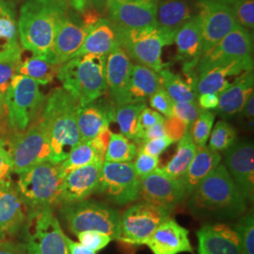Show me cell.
<instances>
[{
	"label": "cell",
	"instance_id": "1",
	"mask_svg": "<svg viewBox=\"0 0 254 254\" xmlns=\"http://www.w3.org/2000/svg\"><path fill=\"white\" fill-rule=\"evenodd\" d=\"M68 11L65 0H27L21 7L17 20L22 48L54 64L55 37Z\"/></svg>",
	"mask_w": 254,
	"mask_h": 254
},
{
	"label": "cell",
	"instance_id": "2",
	"mask_svg": "<svg viewBox=\"0 0 254 254\" xmlns=\"http://www.w3.org/2000/svg\"><path fill=\"white\" fill-rule=\"evenodd\" d=\"M188 208L198 218L230 220L241 217L247 204L224 165L206 176L189 196Z\"/></svg>",
	"mask_w": 254,
	"mask_h": 254
},
{
	"label": "cell",
	"instance_id": "3",
	"mask_svg": "<svg viewBox=\"0 0 254 254\" xmlns=\"http://www.w3.org/2000/svg\"><path fill=\"white\" fill-rule=\"evenodd\" d=\"M78 108L79 104L64 88H57L46 96L38 121L48 138L52 163H62L81 141Z\"/></svg>",
	"mask_w": 254,
	"mask_h": 254
},
{
	"label": "cell",
	"instance_id": "4",
	"mask_svg": "<svg viewBox=\"0 0 254 254\" xmlns=\"http://www.w3.org/2000/svg\"><path fill=\"white\" fill-rule=\"evenodd\" d=\"M104 55H81L61 64L57 77L79 106L105 95L107 88Z\"/></svg>",
	"mask_w": 254,
	"mask_h": 254
},
{
	"label": "cell",
	"instance_id": "5",
	"mask_svg": "<svg viewBox=\"0 0 254 254\" xmlns=\"http://www.w3.org/2000/svg\"><path fill=\"white\" fill-rule=\"evenodd\" d=\"M64 174L60 164L45 161L18 174L15 188L28 210L61 205L60 194Z\"/></svg>",
	"mask_w": 254,
	"mask_h": 254
},
{
	"label": "cell",
	"instance_id": "6",
	"mask_svg": "<svg viewBox=\"0 0 254 254\" xmlns=\"http://www.w3.org/2000/svg\"><path fill=\"white\" fill-rule=\"evenodd\" d=\"M61 215L75 236L85 231H96L118 240L121 215L116 209L97 200H84L63 204Z\"/></svg>",
	"mask_w": 254,
	"mask_h": 254
},
{
	"label": "cell",
	"instance_id": "7",
	"mask_svg": "<svg viewBox=\"0 0 254 254\" xmlns=\"http://www.w3.org/2000/svg\"><path fill=\"white\" fill-rule=\"evenodd\" d=\"M22 232L27 254H70L53 209L28 210Z\"/></svg>",
	"mask_w": 254,
	"mask_h": 254
},
{
	"label": "cell",
	"instance_id": "8",
	"mask_svg": "<svg viewBox=\"0 0 254 254\" xmlns=\"http://www.w3.org/2000/svg\"><path fill=\"white\" fill-rule=\"evenodd\" d=\"M116 34L120 46L129 58L136 63L159 73L166 68L162 62L164 46L173 43L157 26L127 29L116 27Z\"/></svg>",
	"mask_w": 254,
	"mask_h": 254
},
{
	"label": "cell",
	"instance_id": "9",
	"mask_svg": "<svg viewBox=\"0 0 254 254\" xmlns=\"http://www.w3.org/2000/svg\"><path fill=\"white\" fill-rule=\"evenodd\" d=\"M46 96L33 79L16 73L9 93L6 120L14 132H23L36 120L46 103Z\"/></svg>",
	"mask_w": 254,
	"mask_h": 254
},
{
	"label": "cell",
	"instance_id": "10",
	"mask_svg": "<svg viewBox=\"0 0 254 254\" xmlns=\"http://www.w3.org/2000/svg\"><path fill=\"white\" fill-rule=\"evenodd\" d=\"M140 178L132 162L104 161L100 183L96 193L118 205H126L139 199Z\"/></svg>",
	"mask_w": 254,
	"mask_h": 254
},
{
	"label": "cell",
	"instance_id": "11",
	"mask_svg": "<svg viewBox=\"0 0 254 254\" xmlns=\"http://www.w3.org/2000/svg\"><path fill=\"white\" fill-rule=\"evenodd\" d=\"M172 211L148 202H139L127 208L121 217L118 240L129 245H145L147 240Z\"/></svg>",
	"mask_w": 254,
	"mask_h": 254
},
{
	"label": "cell",
	"instance_id": "12",
	"mask_svg": "<svg viewBox=\"0 0 254 254\" xmlns=\"http://www.w3.org/2000/svg\"><path fill=\"white\" fill-rule=\"evenodd\" d=\"M7 143L13 161V173L16 174L50 160L49 141L38 118L23 132H14Z\"/></svg>",
	"mask_w": 254,
	"mask_h": 254
},
{
	"label": "cell",
	"instance_id": "13",
	"mask_svg": "<svg viewBox=\"0 0 254 254\" xmlns=\"http://www.w3.org/2000/svg\"><path fill=\"white\" fill-rule=\"evenodd\" d=\"M253 38L250 31L237 25L218 44L201 56L195 73L198 74L214 66L253 59Z\"/></svg>",
	"mask_w": 254,
	"mask_h": 254
},
{
	"label": "cell",
	"instance_id": "14",
	"mask_svg": "<svg viewBox=\"0 0 254 254\" xmlns=\"http://www.w3.org/2000/svg\"><path fill=\"white\" fill-rule=\"evenodd\" d=\"M199 15L202 29V55L218 44L238 25L230 5L200 0Z\"/></svg>",
	"mask_w": 254,
	"mask_h": 254
},
{
	"label": "cell",
	"instance_id": "15",
	"mask_svg": "<svg viewBox=\"0 0 254 254\" xmlns=\"http://www.w3.org/2000/svg\"><path fill=\"white\" fill-rule=\"evenodd\" d=\"M139 198L145 202L173 211L188 198L180 180H175L156 169L140 177Z\"/></svg>",
	"mask_w": 254,
	"mask_h": 254
},
{
	"label": "cell",
	"instance_id": "16",
	"mask_svg": "<svg viewBox=\"0 0 254 254\" xmlns=\"http://www.w3.org/2000/svg\"><path fill=\"white\" fill-rule=\"evenodd\" d=\"M225 167L246 200H254V147L253 142L236 141L225 151Z\"/></svg>",
	"mask_w": 254,
	"mask_h": 254
},
{
	"label": "cell",
	"instance_id": "17",
	"mask_svg": "<svg viewBox=\"0 0 254 254\" xmlns=\"http://www.w3.org/2000/svg\"><path fill=\"white\" fill-rule=\"evenodd\" d=\"M158 0H116L109 8V20L121 28L157 26Z\"/></svg>",
	"mask_w": 254,
	"mask_h": 254
},
{
	"label": "cell",
	"instance_id": "18",
	"mask_svg": "<svg viewBox=\"0 0 254 254\" xmlns=\"http://www.w3.org/2000/svg\"><path fill=\"white\" fill-rule=\"evenodd\" d=\"M88 27L81 16L68 11L60 24L53 45V62L61 65L73 58L88 34Z\"/></svg>",
	"mask_w": 254,
	"mask_h": 254
},
{
	"label": "cell",
	"instance_id": "19",
	"mask_svg": "<svg viewBox=\"0 0 254 254\" xmlns=\"http://www.w3.org/2000/svg\"><path fill=\"white\" fill-rule=\"evenodd\" d=\"M104 162H95L75 169L64 176L62 184L61 205L87 200L96 193Z\"/></svg>",
	"mask_w": 254,
	"mask_h": 254
},
{
	"label": "cell",
	"instance_id": "20",
	"mask_svg": "<svg viewBox=\"0 0 254 254\" xmlns=\"http://www.w3.org/2000/svg\"><path fill=\"white\" fill-rule=\"evenodd\" d=\"M116 107L105 95L90 103L79 106L77 111V127L82 140H91L115 122Z\"/></svg>",
	"mask_w": 254,
	"mask_h": 254
},
{
	"label": "cell",
	"instance_id": "21",
	"mask_svg": "<svg viewBox=\"0 0 254 254\" xmlns=\"http://www.w3.org/2000/svg\"><path fill=\"white\" fill-rule=\"evenodd\" d=\"M28 208L15 185L9 182L0 185V239L15 236L22 231Z\"/></svg>",
	"mask_w": 254,
	"mask_h": 254
},
{
	"label": "cell",
	"instance_id": "22",
	"mask_svg": "<svg viewBox=\"0 0 254 254\" xmlns=\"http://www.w3.org/2000/svg\"><path fill=\"white\" fill-rule=\"evenodd\" d=\"M177 60L183 64L185 73H195L202 56V29L199 14L192 15L174 37Z\"/></svg>",
	"mask_w": 254,
	"mask_h": 254
},
{
	"label": "cell",
	"instance_id": "23",
	"mask_svg": "<svg viewBox=\"0 0 254 254\" xmlns=\"http://www.w3.org/2000/svg\"><path fill=\"white\" fill-rule=\"evenodd\" d=\"M132 64L126 51L117 45L109 54L106 61V80L109 98L115 107L127 104V89Z\"/></svg>",
	"mask_w": 254,
	"mask_h": 254
},
{
	"label": "cell",
	"instance_id": "24",
	"mask_svg": "<svg viewBox=\"0 0 254 254\" xmlns=\"http://www.w3.org/2000/svg\"><path fill=\"white\" fill-rule=\"evenodd\" d=\"M189 230L173 218L162 222L147 240L145 245L154 254H179L192 253Z\"/></svg>",
	"mask_w": 254,
	"mask_h": 254
},
{
	"label": "cell",
	"instance_id": "25",
	"mask_svg": "<svg viewBox=\"0 0 254 254\" xmlns=\"http://www.w3.org/2000/svg\"><path fill=\"white\" fill-rule=\"evenodd\" d=\"M199 254H240L236 231L225 224H206L197 232Z\"/></svg>",
	"mask_w": 254,
	"mask_h": 254
},
{
	"label": "cell",
	"instance_id": "26",
	"mask_svg": "<svg viewBox=\"0 0 254 254\" xmlns=\"http://www.w3.org/2000/svg\"><path fill=\"white\" fill-rule=\"evenodd\" d=\"M247 71H254V58L206 69L197 74V93L199 95L203 93L219 94L231 83L228 80L230 76L239 75Z\"/></svg>",
	"mask_w": 254,
	"mask_h": 254
},
{
	"label": "cell",
	"instance_id": "27",
	"mask_svg": "<svg viewBox=\"0 0 254 254\" xmlns=\"http://www.w3.org/2000/svg\"><path fill=\"white\" fill-rule=\"evenodd\" d=\"M254 71L239 74L227 88L218 94V110L223 118L240 112L246 102L254 94Z\"/></svg>",
	"mask_w": 254,
	"mask_h": 254
},
{
	"label": "cell",
	"instance_id": "28",
	"mask_svg": "<svg viewBox=\"0 0 254 254\" xmlns=\"http://www.w3.org/2000/svg\"><path fill=\"white\" fill-rule=\"evenodd\" d=\"M18 24L13 6L6 0H0V61L21 60Z\"/></svg>",
	"mask_w": 254,
	"mask_h": 254
},
{
	"label": "cell",
	"instance_id": "29",
	"mask_svg": "<svg viewBox=\"0 0 254 254\" xmlns=\"http://www.w3.org/2000/svg\"><path fill=\"white\" fill-rule=\"evenodd\" d=\"M220 160L221 156L218 152L213 151L206 146H197L191 163L180 179L188 197L198 188L201 181L218 167Z\"/></svg>",
	"mask_w": 254,
	"mask_h": 254
},
{
	"label": "cell",
	"instance_id": "30",
	"mask_svg": "<svg viewBox=\"0 0 254 254\" xmlns=\"http://www.w3.org/2000/svg\"><path fill=\"white\" fill-rule=\"evenodd\" d=\"M117 45L115 26L109 19L100 18L90 27L80 49L74 57L89 54L107 56Z\"/></svg>",
	"mask_w": 254,
	"mask_h": 254
},
{
	"label": "cell",
	"instance_id": "31",
	"mask_svg": "<svg viewBox=\"0 0 254 254\" xmlns=\"http://www.w3.org/2000/svg\"><path fill=\"white\" fill-rule=\"evenodd\" d=\"M160 87L159 73L141 64H132L127 89V104L145 103Z\"/></svg>",
	"mask_w": 254,
	"mask_h": 254
},
{
	"label": "cell",
	"instance_id": "32",
	"mask_svg": "<svg viewBox=\"0 0 254 254\" xmlns=\"http://www.w3.org/2000/svg\"><path fill=\"white\" fill-rule=\"evenodd\" d=\"M192 16L187 0H158L157 27L174 43V37L182 26Z\"/></svg>",
	"mask_w": 254,
	"mask_h": 254
},
{
	"label": "cell",
	"instance_id": "33",
	"mask_svg": "<svg viewBox=\"0 0 254 254\" xmlns=\"http://www.w3.org/2000/svg\"><path fill=\"white\" fill-rule=\"evenodd\" d=\"M186 74L187 80L167 68H164L159 72L161 86L168 92L173 103L197 101V74L195 73Z\"/></svg>",
	"mask_w": 254,
	"mask_h": 254
},
{
	"label": "cell",
	"instance_id": "34",
	"mask_svg": "<svg viewBox=\"0 0 254 254\" xmlns=\"http://www.w3.org/2000/svg\"><path fill=\"white\" fill-rule=\"evenodd\" d=\"M196 150L197 146L191 137L190 131H188L178 140L177 150L172 160L162 168L161 171L169 177L180 180L191 163Z\"/></svg>",
	"mask_w": 254,
	"mask_h": 254
},
{
	"label": "cell",
	"instance_id": "35",
	"mask_svg": "<svg viewBox=\"0 0 254 254\" xmlns=\"http://www.w3.org/2000/svg\"><path fill=\"white\" fill-rule=\"evenodd\" d=\"M60 65L52 64L36 56L20 60L16 73L25 75L36 81L39 85H47L54 80L57 76Z\"/></svg>",
	"mask_w": 254,
	"mask_h": 254
},
{
	"label": "cell",
	"instance_id": "36",
	"mask_svg": "<svg viewBox=\"0 0 254 254\" xmlns=\"http://www.w3.org/2000/svg\"><path fill=\"white\" fill-rule=\"evenodd\" d=\"M145 106V103L125 104L115 109V122L118 124L122 134L128 139H133L135 143L140 134L138 117Z\"/></svg>",
	"mask_w": 254,
	"mask_h": 254
},
{
	"label": "cell",
	"instance_id": "37",
	"mask_svg": "<svg viewBox=\"0 0 254 254\" xmlns=\"http://www.w3.org/2000/svg\"><path fill=\"white\" fill-rule=\"evenodd\" d=\"M137 154L135 142L129 141L123 134L111 133L105 154L107 162H132Z\"/></svg>",
	"mask_w": 254,
	"mask_h": 254
},
{
	"label": "cell",
	"instance_id": "38",
	"mask_svg": "<svg viewBox=\"0 0 254 254\" xmlns=\"http://www.w3.org/2000/svg\"><path fill=\"white\" fill-rule=\"evenodd\" d=\"M20 60L0 61V118L7 115V106L13 77Z\"/></svg>",
	"mask_w": 254,
	"mask_h": 254
},
{
	"label": "cell",
	"instance_id": "39",
	"mask_svg": "<svg viewBox=\"0 0 254 254\" xmlns=\"http://www.w3.org/2000/svg\"><path fill=\"white\" fill-rule=\"evenodd\" d=\"M236 140V129L225 121H219L211 131L209 148L216 152L226 151Z\"/></svg>",
	"mask_w": 254,
	"mask_h": 254
},
{
	"label": "cell",
	"instance_id": "40",
	"mask_svg": "<svg viewBox=\"0 0 254 254\" xmlns=\"http://www.w3.org/2000/svg\"><path fill=\"white\" fill-rule=\"evenodd\" d=\"M216 114L210 110H200V114L192 125L190 135L196 146H205L208 141Z\"/></svg>",
	"mask_w": 254,
	"mask_h": 254
},
{
	"label": "cell",
	"instance_id": "41",
	"mask_svg": "<svg viewBox=\"0 0 254 254\" xmlns=\"http://www.w3.org/2000/svg\"><path fill=\"white\" fill-rule=\"evenodd\" d=\"M235 231L239 238L240 254H254V218L253 213L242 215Z\"/></svg>",
	"mask_w": 254,
	"mask_h": 254
},
{
	"label": "cell",
	"instance_id": "42",
	"mask_svg": "<svg viewBox=\"0 0 254 254\" xmlns=\"http://www.w3.org/2000/svg\"><path fill=\"white\" fill-rule=\"evenodd\" d=\"M238 25L249 29L254 27V0H236L230 5Z\"/></svg>",
	"mask_w": 254,
	"mask_h": 254
},
{
	"label": "cell",
	"instance_id": "43",
	"mask_svg": "<svg viewBox=\"0 0 254 254\" xmlns=\"http://www.w3.org/2000/svg\"><path fill=\"white\" fill-rule=\"evenodd\" d=\"M200 110L201 109H200L197 101L174 103L173 116L180 120L182 123H184L190 129L196 119L198 118Z\"/></svg>",
	"mask_w": 254,
	"mask_h": 254
},
{
	"label": "cell",
	"instance_id": "44",
	"mask_svg": "<svg viewBox=\"0 0 254 254\" xmlns=\"http://www.w3.org/2000/svg\"><path fill=\"white\" fill-rule=\"evenodd\" d=\"M77 238L82 245L91 249V251L97 253L109 245L112 239L110 236L96 231H85L78 233Z\"/></svg>",
	"mask_w": 254,
	"mask_h": 254
},
{
	"label": "cell",
	"instance_id": "45",
	"mask_svg": "<svg viewBox=\"0 0 254 254\" xmlns=\"http://www.w3.org/2000/svg\"><path fill=\"white\" fill-rule=\"evenodd\" d=\"M149 102L153 109L164 115V117H173L174 103L162 86L149 97Z\"/></svg>",
	"mask_w": 254,
	"mask_h": 254
},
{
	"label": "cell",
	"instance_id": "46",
	"mask_svg": "<svg viewBox=\"0 0 254 254\" xmlns=\"http://www.w3.org/2000/svg\"><path fill=\"white\" fill-rule=\"evenodd\" d=\"M12 173L13 161L7 140L0 137V185L11 182Z\"/></svg>",
	"mask_w": 254,
	"mask_h": 254
},
{
	"label": "cell",
	"instance_id": "47",
	"mask_svg": "<svg viewBox=\"0 0 254 254\" xmlns=\"http://www.w3.org/2000/svg\"><path fill=\"white\" fill-rule=\"evenodd\" d=\"M158 164H159L158 156H153L143 152L137 151L136 160L133 165H134L136 174L140 178L155 171L158 168Z\"/></svg>",
	"mask_w": 254,
	"mask_h": 254
},
{
	"label": "cell",
	"instance_id": "48",
	"mask_svg": "<svg viewBox=\"0 0 254 254\" xmlns=\"http://www.w3.org/2000/svg\"><path fill=\"white\" fill-rule=\"evenodd\" d=\"M173 142L174 141L171 137L168 136H161V137L146 140L139 143L140 146L137 149V151L143 152L153 156H159L170 146L172 145Z\"/></svg>",
	"mask_w": 254,
	"mask_h": 254
},
{
	"label": "cell",
	"instance_id": "49",
	"mask_svg": "<svg viewBox=\"0 0 254 254\" xmlns=\"http://www.w3.org/2000/svg\"><path fill=\"white\" fill-rule=\"evenodd\" d=\"M164 122H165V117H163L159 112L155 111L154 109H149L145 106L141 110L139 117H138V127L140 130V134L147 128L153 127L154 125L159 124V123H164ZM140 134H139V136H140Z\"/></svg>",
	"mask_w": 254,
	"mask_h": 254
},
{
	"label": "cell",
	"instance_id": "50",
	"mask_svg": "<svg viewBox=\"0 0 254 254\" xmlns=\"http://www.w3.org/2000/svg\"><path fill=\"white\" fill-rule=\"evenodd\" d=\"M165 136H167L165 124L159 123V124L154 125L153 127L147 128L144 131H142L136 143H141L146 140H150V139H154V138Z\"/></svg>",
	"mask_w": 254,
	"mask_h": 254
},
{
	"label": "cell",
	"instance_id": "51",
	"mask_svg": "<svg viewBox=\"0 0 254 254\" xmlns=\"http://www.w3.org/2000/svg\"><path fill=\"white\" fill-rule=\"evenodd\" d=\"M0 254H27L25 245L5 239H0Z\"/></svg>",
	"mask_w": 254,
	"mask_h": 254
},
{
	"label": "cell",
	"instance_id": "52",
	"mask_svg": "<svg viewBox=\"0 0 254 254\" xmlns=\"http://www.w3.org/2000/svg\"><path fill=\"white\" fill-rule=\"evenodd\" d=\"M198 104L201 110H211L218 109V94L216 93H203L198 97Z\"/></svg>",
	"mask_w": 254,
	"mask_h": 254
},
{
	"label": "cell",
	"instance_id": "53",
	"mask_svg": "<svg viewBox=\"0 0 254 254\" xmlns=\"http://www.w3.org/2000/svg\"><path fill=\"white\" fill-rule=\"evenodd\" d=\"M65 241L69 250L70 254H96L95 252L91 251V249L82 245L81 243L74 242L65 235Z\"/></svg>",
	"mask_w": 254,
	"mask_h": 254
},
{
	"label": "cell",
	"instance_id": "54",
	"mask_svg": "<svg viewBox=\"0 0 254 254\" xmlns=\"http://www.w3.org/2000/svg\"><path fill=\"white\" fill-rule=\"evenodd\" d=\"M65 1L69 6V8H72L74 11L78 13H82L84 10H86L91 6L89 0H65Z\"/></svg>",
	"mask_w": 254,
	"mask_h": 254
},
{
	"label": "cell",
	"instance_id": "55",
	"mask_svg": "<svg viewBox=\"0 0 254 254\" xmlns=\"http://www.w3.org/2000/svg\"><path fill=\"white\" fill-rule=\"evenodd\" d=\"M241 114L246 119H254V94H252L247 100L244 107L241 109Z\"/></svg>",
	"mask_w": 254,
	"mask_h": 254
},
{
	"label": "cell",
	"instance_id": "56",
	"mask_svg": "<svg viewBox=\"0 0 254 254\" xmlns=\"http://www.w3.org/2000/svg\"><path fill=\"white\" fill-rule=\"evenodd\" d=\"M89 2H90V5H91V7H93L94 9H97L101 14L107 11L105 0H89Z\"/></svg>",
	"mask_w": 254,
	"mask_h": 254
},
{
	"label": "cell",
	"instance_id": "57",
	"mask_svg": "<svg viewBox=\"0 0 254 254\" xmlns=\"http://www.w3.org/2000/svg\"><path fill=\"white\" fill-rule=\"evenodd\" d=\"M209 1H215V2H219V3H223V4L231 5V4H233L236 0H209Z\"/></svg>",
	"mask_w": 254,
	"mask_h": 254
},
{
	"label": "cell",
	"instance_id": "58",
	"mask_svg": "<svg viewBox=\"0 0 254 254\" xmlns=\"http://www.w3.org/2000/svg\"><path fill=\"white\" fill-rule=\"evenodd\" d=\"M114 1H116V0H105V2H106V8H107V11H108V8H109V6H110Z\"/></svg>",
	"mask_w": 254,
	"mask_h": 254
}]
</instances>
